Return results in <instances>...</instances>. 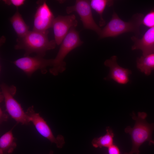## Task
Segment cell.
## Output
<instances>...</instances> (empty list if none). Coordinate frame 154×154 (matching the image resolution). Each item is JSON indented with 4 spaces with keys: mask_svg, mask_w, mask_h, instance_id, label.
<instances>
[{
    "mask_svg": "<svg viewBox=\"0 0 154 154\" xmlns=\"http://www.w3.org/2000/svg\"><path fill=\"white\" fill-rule=\"evenodd\" d=\"M48 33V31H29L24 36L17 38L15 48L23 50L24 56L35 53L37 55L44 57L47 51L54 49L56 44L54 40H49Z\"/></svg>",
    "mask_w": 154,
    "mask_h": 154,
    "instance_id": "1",
    "label": "cell"
},
{
    "mask_svg": "<svg viewBox=\"0 0 154 154\" xmlns=\"http://www.w3.org/2000/svg\"><path fill=\"white\" fill-rule=\"evenodd\" d=\"M131 116L135 121L134 126L132 128L128 126L125 129V132L131 135L132 142V149L128 154H139V148L145 142H148L150 145L154 144L151 136L154 123L149 124L146 121L147 114L144 112H139L137 116L133 113Z\"/></svg>",
    "mask_w": 154,
    "mask_h": 154,
    "instance_id": "2",
    "label": "cell"
},
{
    "mask_svg": "<svg viewBox=\"0 0 154 154\" xmlns=\"http://www.w3.org/2000/svg\"><path fill=\"white\" fill-rule=\"evenodd\" d=\"M83 43L78 32L75 28L71 29L61 43L56 57L53 59V65L50 69V72L56 76L65 70L66 63L64 61L65 58L69 52Z\"/></svg>",
    "mask_w": 154,
    "mask_h": 154,
    "instance_id": "3",
    "label": "cell"
},
{
    "mask_svg": "<svg viewBox=\"0 0 154 154\" xmlns=\"http://www.w3.org/2000/svg\"><path fill=\"white\" fill-rule=\"evenodd\" d=\"M141 16V14L136 15L133 20L126 22L121 19L114 11L110 20L102 29L99 35L100 38L115 37L127 32L139 33Z\"/></svg>",
    "mask_w": 154,
    "mask_h": 154,
    "instance_id": "4",
    "label": "cell"
},
{
    "mask_svg": "<svg viewBox=\"0 0 154 154\" xmlns=\"http://www.w3.org/2000/svg\"><path fill=\"white\" fill-rule=\"evenodd\" d=\"M1 92L5 103L6 110L8 114L17 123L28 125L30 121L20 104L14 98L16 88L14 86H9L3 83L1 85Z\"/></svg>",
    "mask_w": 154,
    "mask_h": 154,
    "instance_id": "5",
    "label": "cell"
},
{
    "mask_svg": "<svg viewBox=\"0 0 154 154\" xmlns=\"http://www.w3.org/2000/svg\"><path fill=\"white\" fill-rule=\"evenodd\" d=\"M30 122L34 125L38 132L51 143H55L57 148H61L65 144L64 137L58 135L55 137L46 121L40 114L36 112L33 106L29 107L25 112Z\"/></svg>",
    "mask_w": 154,
    "mask_h": 154,
    "instance_id": "6",
    "label": "cell"
},
{
    "mask_svg": "<svg viewBox=\"0 0 154 154\" xmlns=\"http://www.w3.org/2000/svg\"><path fill=\"white\" fill-rule=\"evenodd\" d=\"M66 10L68 14L76 12L80 17L85 29L94 31L100 35L102 29L94 20L89 1L76 0L74 5L67 7Z\"/></svg>",
    "mask_w": 154,
    "mask_h": 154,
    "instance_id": "7",
    "label": "cell"
},
{
    "mask_svg": "<svg viewBox=\"0 0 154 154\" xmlns=\"http://www.w3.org/2000/svg\"><path fill=\"white\" fill-rule=\"evenodd\" d=\"M53 59H47L37 55L32 57L24 56L13 62L15 66L23 71L28 77H31L34 72L40 70L42 73L45 74L46 68L52 66Z\"/></svg>",
    "mask_w": 154,
    "mask_h": 154,
    "instance_id": "8",
    "label": "cell"
},
{
    "mask_svg": "<svg viewBox=\"0 0 154 154\" xmlns=\"http://www.w3.org/2000/svg\"><path fill=\"white\" fill-rule=\"evenodd\" d=\"M77 25L78 21L74 14L65 16L59 15L54 18L52 27L56 44H61L70 30L75 28Z\"/></svg>",
    "mask_w": 154,
    "mask_h": 154,
    "instance_id": "9",
    "label": "cell"
},
{
    "mask_svg": "<svg viewBox=\"0 0 154 154\" xmlns=\"http://www.w3.org/2000/svg\"><path fill=\"white\" fill-rule=\"evenodd\" d=\"M54 15L45 1L38 7L34 16L33 30L40 32L48 31L52 27Z\"/></svg>",
    "mask_w": 154,
    "mask_h": 154,
    "instance_id": "10",
    "label": "cell"
},
{
    "mask_svg": "<svg viewBox=\"0 0 154 154\" xmlns=\"http://www.w3.org/2000/svg\"><path fill=\"white\" fill-rule=\"evenodd\" d=\"M117 60V56H113L105 61V65L110 68L109 74L105 79L112 80L119 84H126L129 81V77L131 72L127 69L120 66Z\"/></svg>",
    "mask_w": 154,
    "mask_h": 154,
    "instance_id": "11",
    "label": "cell"
},
{
    "mask_svg": "<svg viewBox=\"0 0 154 154\" xmlns=\"http://www.w3.org/2000/svg\"><path fill=\"white\" fill-rule=\"evenodd\" d=\"M131 39L134 42L132 50H141L143 55L154 52V27L148 29L141 38L133 37Z\"/></svg>",
    "mask_w": 154,
    "mask_h": 154,
    "instance_id": "12",
    "label": "cell"
},
{
    "mask_svg": "<svg viewBox=\"0 0 154 154\" xmlns=\"http://www.w3.org/2000/svg\"><path fill=\"white\" fill-rule=\"evenodd\" d=\"M11 130L2 135L0 138V154H11L17 147L15 139Z\"/></svg>",
    "mask_w": 154,
    "mask_h": 154,
    "instance_id": "13",
    "label": "cell"
},
{
    "mask_svg": "<svg viewBox=\"0 0 154 154\" xmlns=\"http://www.w3.org/2000/svg\"><path fill=\"white\" fill-rule=\"evenodd\" d=\"M10 21L18 37L24 36L29 31V27L25 23L18 9L11 18Z\"/></svg>",
    "mask_w": 154,
    "mask_h": 154,
    "instance_id": "14",
    "label": "cell"
},
{
    "mask_svg": "<svg viewBox=\"0 0 154 154\" xmlns=\"http://www.w3.org/2000/svg\"><path fill=\"white\" fill-rule=\"evenodd\" d=\"M137 66L145 74L149 75L154 70V52L143 55L137 58Z\"/></svg>",
    "mask_w": 154,
    "mask_h": 154,
    "instance_id": "15",
    "label": "cell"
},
{
    "mask_svg": "<svg viewBox=\"0 0 154 154\" xmlns=\"http://www.w3.org/2000/svg\"><path fill=\"white\" fill-rule=\"evenodd\" d=\"M114 1L110 0H91L90 3L91 8L94 10L100 16L99 25L103 26L106 23L103 18V14L107 6L110 7L113 5Z\"/></svg>",
    "mask_w": 154,
    "mask_h": 154,
    "instance_id": "16",
    "label": "cell"
},
{
    "mask_svg": "<svg viewBox=\"0 0 154 154\" xmlns=\"http://www.w3.org/2000/svg\"><path fill=\"white\" fill-rule=\"evenodd\" d=\"M106 133L104 135L93 139L92 142V146L95 148H108L113 144L114 134L110 127L106 128Z\"/></svg>",
    "mask_w": 154,
    "mask_h": 154,
    "instance_id": "17",
    "label": "cell"
},
{
    "mask_svg": "<svg viewBox=\"0 0 154 154\" xmlns=\"http://www.w3.org/2000/svg\"><path fill=\"white\" fill-rule=\"evenodd\" d=\"M140 23L150 28L154 27V7L145 15H141Z\"/></svg>",
    "mask_w": 154,
    "mask_h": 154,
    "instance_id": "18",
    "label": "cell"
},
{
    "mask_svg": "<svg viewBox=\"0 0 154 154\" xmlns=\"http://www.w3.org/2000/svg\"><path fill=\"white\" fill-rule=\"evenodd\" d=\"M3 1L7 5H13L18 7L23 5L25 1V0H6Z\"/></svg>",
    "mask_w": 154,
    "mask_h": 154,
    "instance_id": "19",
    "label": "cell"
},
{
    "mask_svg": "<svg viewBox=\"0 0 154 154\" xmlns=\"http://www.w3.org/2000/svg\"><path fill=\"white\" fill-rule=\"evenodd\" d=\"M108 154H120L118 147L113 144L108 148Z\"/></svg>",
    "mask_w": 154,
    "mask_h": 154,
    "instance_id": "20",
    "label": "cell"
},
{
    "mask_svg": "<svg viewBox=\"0 0 154 154\" xmlns=\"http://www.w3.org/2000/svg\"><path fill=\"white\" fill-rule=\"evenodd\" d=\"M9 118L8 115L6 113L2 110V108H0V123H1L3 122L7 121Z\"/></svg>",
    "mask_w": 154,
    "mask_h": 154,
    "instance_id": "21",
    "label": "cell"
},
{
    "mask_svg": "<svg viewBox=\"0 0 154 154\" xmlns=\"http://www.w3.org/2000/svg\"><path fill=\"white\" fill-rule=\"evenodd\" d=\"M53 154V152L52 150H50V151L49 153V154Z\"/></svg>",
    "mask_w": 154,
    "mask_h": 154,
    "instance_id": "22",
    "label": "cell"
},
{
    "mask_svg": "<svg viewBox=\"0 0 154 154\" xmlns=\"http://www.w3.org/2000/svg\"><path fill=\"white\" fill-rule=\"evenodd\" d=\"M124 154H128V153H124Z\"/></svg>",
    "mask_w": 154,
    "mask_h": 154,
    "instance_id": "23",
    "label": "cell"
}]
</instances>
